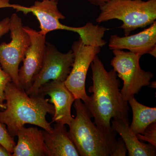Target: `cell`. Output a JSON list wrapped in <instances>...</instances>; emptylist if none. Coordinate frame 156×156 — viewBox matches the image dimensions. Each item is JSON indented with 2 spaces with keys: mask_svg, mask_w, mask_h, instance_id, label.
<instances>
[{
  "mask_svg": "<svg viewBox=\"0 0 156 156\" xmlns=\"http://www.w3.org/2000/svg\"><path fill=\"white\" fill-rule=\"evenodd\" d=\"M93 85L89 88L92 95L85 104L94 123L104 131L113 130L112 120H122L129 123L128 102L123 99L120 82L113 69L107 71L98 55L91 65Z\"/></svg>",
  "mask_w": 156,
  "mask_h": 156,
  "instance_id": "1",
  "label": "cell"
},
{
  "mask_svg": "<svg viewBox=\"0 0 156 156\" xmlns=\"http://www.w3.org/2000/svg\"><path fill=\"white\" fill-rule=\"evenodd\" d=\"M6 108L0 111V122L5 125L12 137L26 124L38 126L44 130H53L51 122L46 119L49 114L53 115L55 109L49 98L36 95L30 96L24 89L18 87L13 82L7 84L5 91Z\"/></svg>",
  "mask_w": 156,
  "mask_h": 156,
  "instance_id": "2",
  "label": "cell"
},
{
  "mask_svg": "<svg viewBox=\"0 0 156 156\" xmlns=\"http://www.w3.org/2000/svg\"><path fill=\"white\" fill-rule=\"evenodd\" d=\"M76 117L69 124L71 139L81 156H112L117 140L116 132L104 131L91 121L92 117L82 100L76 99Z\"/></svg>",
  "mask_w": 156,
  "mask_h": 156,
  "instance_id": "3",
  "label": "cell"
},
{
  "mask_svg": "<svg viewBox=\"0 0 156 156\" xmlns=\"http://www.w3.org/2000/svg\"><path fill=\"white\" fill-rule=\"evenodd\" d=\"M13 9L27 14L31 13L37 17L40 23V33L46 35L52 31L64 30L78 34L84 44L102 48L107 42L103 39L105 34L108 29L104 27L95 25L87 22L83 26L72 27L64 25L60 20L66 17L58 8V1L55 0H40L36 1L30 7L14 4Z\"/></svg>",
  "mask_w": 156,
  "mask_h": 156,
  "instance_id": "4",
  "label": "cell"
},
{
  "mask_svg": "<svg viewBox=\"0 0 156 156\" xmlns=\"http://www.w3.org/2000/svg\"><path fill=\"white\" fill-rule=\"evenodd\" d=\"M98 23L113 19L121 20L119 28L125 36L139 28L151 25L156 19V0H110L99 7Z\"/></svg>",
  "mask_w": 156,
  "mask_h": 156,
  "instance_id": "5",
  "label": "cell"
},
{
  "mask_svg": "<svg viewBox=\"0 0 156 156\" xmlns=\"http://www.w3.org/2000/svg\"><path fill=\"white\" fill-rule=\"evenodd\" d=\"M114 57L111 65L117 76L123 81L121 93L123 99L128 102L143 87L149 86L154 76L152 73L142 69L139 61L141 56L123 50H113Z\"/></svg>",
  "mask_w": 156,
  "mask_h": 156,
  "instance_id": "6",
  "label": "cell"
},
{
  "mask_svg": "<svg viewBox=\"0 0 156 156\" xmlns=\"http://www.w3.org/2000/svg\"><path fill=\"white\" fill-rule=\"evenodd\" d=\"M11 41L0 44V65L11 76L12 82L19 87V67L30 46L29 36L24 30L21 18L14 13L10 18ZM20 88V87H19Z\"/></svg>",
  "mask_w": 156,
  "mask_h": 156,
  "instance_id": "7",
  "label": "cell"
},
{
  "mask_svg": "<svg viewBox=\"0 0 156 156\" xmlns=\"http://www.w3.org/2000/svg\"><path fill=\"white\" fill-rule=\"evenodd\" d=\"M73 61L72 50L62 53L53 44L46 42L41 68L26 92L30 96L36 95L39 89L50 81L64 82L70 73Z\"/></svg>",
  "mask_w": 156,
  "mask_h": 156,
  "instance_id": "8",
  "label": "cell"
},
{
  "mask_svg": "<svg viewBox=\"0 0 156 156\" xmlns=\"http://www.w3.org/2000/svg\"><path fill=\"white\" fill-rule=\"evenodd\" d=\"M72 50L73 62L65 84L75 99H80L86 104L89 98L86 91L87 72L93 59L100 53L101 48L86 45L80 38L73 43Z\"/></svg>",
  "mask_w": 156,
  "mask_h": 156,
  "instance_id": "9",
  "label": "cell"
},
{
  "mask_svg": "<svg viewBox=\"0 0 156 156\" xmlns=\"http://www.w3.org/2000/svg\"><path fill=\"white\" fill-rule=\"evenodd\" d=\"M23 29L29 36L31 42L18 72L19 87L26 91L30 88L34 78L41 68L46 49V35L28 27L23 26Z\"/></svg>",
  "mask_w": 156,
  "mask_h": 156,
  "instance_id": "10",
  "label": "cell"
},
{
  "mask_svg": "<svg viewBox=\"0 0 156 156\" xmlns=\"http://www.w3.org/2000/svg\"><path fill=\"white\" fill-rule=\"evenodd\" d=\"M37 95L50 97L49 102L53 105L55 109L51 123L69 126L73 119L71 107L76 99L64 82L50 81L39 89Z\"/></svg>",
  "mask_w": 156,
  "mask_h": 156,
  "instance_id": "11",
  "label": "cell"
},
{
  "mask_svg": "<svg viewBox=\"0 0 156 156\" xmlns=\"http://www.w3.org/2000/svg\"><path fill=\"white\" fill-rule=\"evenodd\" d=\"M108 47L111 50H129L140 56L149 54L156 47V21L149 27L138 33L131 35L120 37L112 35Z\"/></svg>",
  "mask_w": 156,
  "mask_h": 156,
  "instance_id": "12",
  "label": "cell"
},
{
  "mask_svg": "<svg viewBox=\"0 0 156 156\" xmlns=\"http://www.w3.org/2000/svg\"><path fill=\"white\" fill-rule=\"evenodd\" d=\"M12 156H49L42 130L37 127L20 128Z\"/></svg>",
  "mask_w": 156,
  "mask_h": 156,
  "instance_id": "13",
  "label": "cell"
},
{
  "mask_svg": "<svg viewBox=\"0 0 156 156\" xmlns=\"http://www.w3.org/2000/svg\"><path fill=\"white\" fill-rule=\"evenodd\" d=\"M42 133L49 156H80L65 125L56 123L52 131L44 130Z\"/></svg>",
  "mask_w": 156,
  "mask_h": 156,
  "instance_id": "14",
  "label": "cell"
},
{
  "mask_svg": "<svg viewBox=\"0 0 156 156\" xmlns=\"http://www.w3.org/2000/svg\"><path fill=\"white\" fill-rule=\"evenodd\" d=\"M112 128L120 134L127 148L129 156H155L156 147L145 144L137 138L131 130L129 123L122 120H112Z\"/></svg>",
  "mask_w": 156,
  "mask_h": 156,
  "instance_id": "15",
  "label": "cell"
},
{
  "mask_svg": "<svg viewBox=\"0 0 156 156\" xmlns=\"http://www.w3.org/2000/svg\"><path fill=\"white\" fill-rule=\"evenodd\" d=\"M128 102L133 113V119L129 126L130 128L135 134H142L150 125L156 122V107L143 105L134 97L131 98Z\"/></svg>",
  "mask_w": 156,
  "mask_h": 156,
  "instance_id": "16",
  "label": "cell"
},
{
  "mask_svg": "<svg viewBox=\"0 0 156 156\" xmlns=\"http://www.w3.org/2000/svg\"><path fill=\"white\" fill-rule=\"evenodd\" d=\"M0 144L12 154L16 143L14 137L10 135L5 125L0 122Z\"/></svg>",
  "mask_w": 156,
  "mask_h": 156,
  "instance_id": "17",
  "label": "cell"
},
{
  "mask_svg": "<svg viewBox=\"0 0 156 156\" xmlns=\"http://www.w3.org/2000/svg\"><path fill=\"white\" fill-rule=\"evenodd\" d=\"M136 135L140 141L148 142L156 147V122L150 125L142 134Z\"/></svg>",
  "mask_w": 156,
  "mask_h": 156,
  "instance_id": "18",
  "label": "cell"
},
{
  "mask_svg": "<svg viewBox=\"0 0 156 156\" xmlns=\"http://www.w3.org/2000/svg\"><path fill=\"white\" fill-rule=\"evenodd\" d=\"M11 82L12 81L11 76L0 66V108L4 109L6 108L5 105L4 103L5 89L7 84Z\"/></svg>",
  "mask_w": 156,
  "mask_h": 156,
  "instance_id": "19",
  "label": "cell"
},
{
  "mask_svg": "<svg viewBox=\"0 0 156 156\" xmlns=\"http://www.w3.org/2000/svg\"><path fill=\"white\" fill-rule=\"evenodd\" d=\"M14 4H10L9 0H0V9L13 8ZM10 18L6 17L0 21V38L10 30Z\"/></svg>",
  "mask_w": 156,
  "mask_h": 156,
  "instance_id": "20",
  "label": "cell"
},
{
  "mask_svg": "<svg viewBox=\"0 0 156 156\" xmlns=\"http://www.w3.org/2000/svg\"><path fill=\"white\" fill-rule=\"evenodd\" d=\"M127 153V148L122 137L118 138L112 156H126Z\"/></svg>",
  "mask_w": 156,
  "mask_h": 156,
  "instance_id": "21",
  "label": "cell"
},
{
  "mask_svg": "<svg viewBox=\"0 0 156 156\" xmlns=\"http://www.w3.org/2000/svg\"><path fill=\"white\" fill-rule=\"evenodd\" d=\"M88 2L94 5L99 6L102 5L103 4L107 2L110 0H87Z\"/></svg>",
  "mask_w": 156,
  "mask_h": 156,
  "instance_id": "22",
  "label": "cell"
},
{
  "mask_svg": "<svg viewBox=\"0 0 156 156\" xmlns=\"http://www.w3.org/2000/svg\"><path fill=\"white\" fill-rule=\"evenodd\" d=\"M11 156V154L9 153V152L2 145L0 144V156Z\"/></svg>",
  "mask_w": 156,
  "mask_h": 156,
  "instance_id": "23",
  "label": "cell"
},
{
  "mask_svg": "<svg viewBox=\"0 0 156 156\" xmlns=\"http://www.w3.org/2000/svg\"><path fill=\"white\" fill-rule=\"evenodd\" d=\"M156 82L155 81H153L152 82H151L150 84L149 85V87H151V88H156Z\"/></svg>",
  "mask_w": 156,
  "mask_h": 156,
  "instance_id": "24",
  "label": "cell"
},
{
  "mask_svg": "<svg viewBox=\"0 0 156 156\" xmlns=\"http://www.w3.org/2000/svg\"><path fill=\"white\" fill-rule=\"evenodd\" d=\"M55 1H58V0H55Z\"/></svg>",
  "mask_w": 156,
  "mask_h": 156,
  "instance_id": "25",
  "label": "cell"
}]
</instances>
